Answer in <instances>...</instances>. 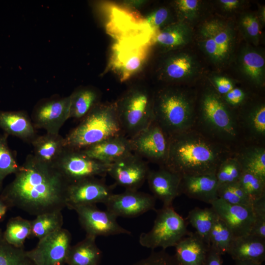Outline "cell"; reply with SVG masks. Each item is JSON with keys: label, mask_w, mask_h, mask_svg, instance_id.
Returning <instances> with one entry per match:
<instances>
[{"label": "cell", "mask_w": 265, "mask_h": 265, "mask_svg": "<svg viewBox=\"0 0 265 265\" xmlns=\"http://www.w3.org/2000/svg\"><path fill=\"white\" fill-rule=\"evenodd\" d=\"M15 175L0 194L8 208L36 216L66 207L69 183L55 167L40 162L29 154Z\"/></svg>", "instance_id": "obj_1"}, {"label": "cell", "mask_w": 265, "mask_h": 265, "mask_svg": "<svg viewBox=\"0 0 265 265\" xmlns=\"http://www.w3.org/2000/svg\"><path fill=\"white\" fill-rule=\"evenodd\" d=\"M234 153L192 129L169 137L166 168L183 175L215 174Z\"/></svg>", "instance_id": "obj_2"}, {"label": "cell", "mask_w": 265, "mask_h": 265, "mask_svg": "<svg viewBox=\"0 0 265 265\" xmlns=\"http://www.w3.org/2000/svg\"><path fill=\"white\" fill-rule=\"evenodd\" d=\"M193 129L234 153L245 144L236 111L211 85L196 91Z\"/></svg>", "instance_id": "obj_3"}, {"label": "cell", "mask_w": 265, "mask_h": 265, "mask_svg": "<svg viewBox=\"0 0 265 265\" xmlns=\"http://www.w3.org/2000/svg\"><path fill=\"white\" fill-rule=\"evenodd\" d=\"M196 91L167 85L154 92V120L169 137L193 128Z\"/></svg>", "instance_id": "obj_4"}, {"label": "cell", "mask_w": 265, "mask_h": 265, "mask_svg": "<svg viewBox=\"0 0 265 265\" xmlns=\"http://www.w3.org/2000/svg\"><path fill=\"white\" fill-rule=\"evenodd\" d=\"M64 137L66 147L81 150L106 139L124 135L115 102H100Z\"/></svg>", "instance_id": "obj_5"}, {"label": "cell", "mask_w": 265, "mask_h": 265, "mask_svg": "<svg viewBox=\"0 0 265 265\" xmlns=\"http://www.w3.org/2000/svg\"><path fill=\"white\" fill-rule=\"evenodd\" d=\"M154 92L143 86L130 88L115 102L124 134L131 138L154 120Z\"/></svg>", "instance_id": "obj_6"}, {"label": "cell", "mask_w": 265, "mask_h": 265, "mask_svg": "<svg viewBox=\"0 0 265 265\" xmlns=\"http://www.w3.org/2000/svg\"><path fill=\"white\" fill-rule=\"evenodd\" d=\"M157 212L154 225L149 232L141 233L140 244L151 249L161 248L165 250L175 247L184 237L190 234L186 220L173 206L163 207Z\"/></svg>", "instance_id": "obj_7"}, {"label": "cell", "mask_w": 265, "mask_h": 265, "mask_svg": "<svg viewBox=\"0 0 265 265\" xmlns=\"http://www.w3.org/2000/svg\"><path fill=\"white\" fill-rule=\"evenodd\" d=\"M198 37L201 50L216 65L224 64L232 57L235 37L228 23L216 19L209 20L201 26Z\"/></svg>", "instance_id": "obj_8"}, {"label": "cell", "mask_w": 265, "mask_h": 265, "mask_svg": "<svg viewBox=\"0 0 265 265\" xmlns=\"http://www.w3.org/2000/svg\"><path fill=\"white\" fill-rule=\"evenodd\" d=\"M110 164L89 157L81 150L66 147L55 167L71 184L97 176L104 177Z\"/></svg>", "instance_id": "obj_9"}, {"label": "cell", "mask_w": 265, "mask_h": 265, "mask_svg": "<svg viewBox=\"0 0 265 265\" xmlns=\"http://www.w3.org/2000/svg\"><path fill=\"white\" fill-rule=\"evenodd\" d=\"M169 137L154 120L146 129L130 138L132 153L162 167L168 158Z\"/></svg>", "instance_id": "obj_10"}, {"label": "cell", "mask_w": 265, "mask_h": 265, "mask_svg": "<svg viewBox=\"0 0 265 265\" xmlns=\"http://www.w3.org/2000/svg\"><path fill=\"white\" fill-rule=\"evenodd\" d=\"M70 95L55 94L40 100L33 108L31 119L36 129L58 134L65 122L70 118Z\"/></svg>", "instance_id": "obj_11"}, {"label": "cell", "mask_w": 265, "mask_h": 265, "mask_svg": "<svg viewBox=\"0 0 265 265\" xmlns=\"http://www.w3.org/2000/svg\"><path fill=\"white\" fill-rule=\"evenodd\" d=\"M71 240L69 231L61 228L39 239L26 255L35 265H66Z\"/></svg>", "instance_id": "obj_12"}, {"label": "cell", "mask_w": 265, "mask_h": 265, "mask_svg": "<svg viewBox=\"0 0 265 265\" xmlns=\"http://www.w3.org/2000/svg\"><path fill=\"white\" fill-rule=\"evenodd\" d=\"M116 185H108L97 177L85 179L69 184L67 188L66 207L73 210L80 206L104 204L113 193Z\"/></svg>", "instance_id": "obj_13"}, {"label": "cell", "mask_w": 265, "mask_h": 265, "mask_svg": "<svg viewBox=\"0 0 265 265\" xmlns=\"http://www.w3.org/2000/svg\"><path fill=\"white\" fill-rule=\"evenodd\" d=\"M73 210L77 213L79 222L86 235L96 238L131 234L118 224L116 216L107 210H100L96 205L80 206Z\"/></svg>", "instance_id": "obj_14"}, {"label": "cell", "mask_w": 265, "mask_h": 265, "mask_svg": "<svg viewBox=\"0 0 265 265\" xmlns=\"http://www.w3.org/2000/svg\"><path fill=\"white\" fill-rule=\"evenodd\" d=\"M245 144L265 145V103L250 98L235 111Z\"/></svg>", "instance_id": "obj_15"}, {"label": "cell", "mask_w": 265, "mask_h": 265, "mask_svg": "<svg viewBox=\"0 0 265 265\" xmlns=\"http://www.w3.org/2000/svg\"><path fill=\"white\" fill-rule=\"evenodd\" d=\"M150 169L146 161L132 153L111 163L107 171L116 185L138 190L147 180Z\"/></svg>", "instance_id": "obj_16"}, {"label": "cell", "mask_w": 265, "mask_h": 265, "mask_svg": "<svg viewBox=\"0 0 265 265\" xmlns=\"http://www.w3.org/2000/svg\"><path fill=\"white\" fill-rule=\"evenodd\" d=\"M156 199L147 193L126 190L121 193H113L105 205L106 210L117 217H133L155 210Z\"/></svg>", "instance_id": "obj_17"}, {"label": "cell", "mask_w": 265, "mask_h": 265, "mask_svg": "<svg viewBox=\"0 0 265 265\" xmlns=\"http://www.w3.org/2000/svg\"><path fill=\"white\" fill-rule=\"evenodd\" d=\"M199 70V63L193 54L177 52L164 59L159 69V78L170 84L185 83L191 80Z\"/></svg>", "instance_id": "obj_18"}, {"label": "cell", "mask_w": 265, "mask_h": 265, "mask_svg": "<svg viewBox=\"0 0 265 265\" xmlns=\"http://www.w3.org/2000/svg\"><path fill=\"white\" fill-rule=\"evenodd\" d=\"M211 205L217 216L229 229L234 238L249 234L254 221L252 205H233L219 198Z\"/></svg>", "instance_id": "obj_19"}, {"label": "cell", "mask_w": 265, "mask_h": 265, "mask_svg": "<svg viewBox=\"0 0 265 265\" xmlns=\"http://www.w3.org/2000/svg\"><path fill=\"white\" fill-rule=\"evenodd\" d=\"M120 41L114 47L112 64L121 81L128 80L141 67L146 57L144 43Z\"/></svg>", "instance_id": "obj_20"}, {"label": "cell", "mask_w": 265, "mask_h": 265, "mask_svg": "<svg viewBox=\"0 0 265 265\" xmlns=\"http://www.w3.org/2000/svg\"><path fill=\"white\" fill-rule=\"evenodd\" d=\"M181 176L164 167L150 170L147 180L156 199L163 203V207L172 206L173 201L180 195Z\"/></svg>", "instance_id": "obj_21"}, {"label": "cell", "mask_w": 265, "mask_h": 265, "mask_svg": "<svg viewBox=\"0 0 265 265\" xmlns=\"http://www.w3.org/2000/svg\"><path fill=\"white\" fill-rule=\"evenodd\" d=\"M218 186L215 174L183 175L180 192L189 198L211 204L218 198Z\"/></svg>", "instance_id": "obj_22"}, {"label": "cell", "mask_w": 265, "mask_h": 265, "mask_svg": "<svg viewBox=\"0 0 265 265\" xmlns=\"http://www.w3.org/2000/svg\"><path fill=\"white\" fill-rule=\"evenodd\" d=\"M81 150L89 157L106 164L132 153L130 139L125 135L110 137Z\"/></svg>", "instance_id": "obj_23"}, {"label": "cell", "mask_w": 265, "mask_h": 265, "mask_svg": "<svg viewBox=\"0 0 265 265\" xmlns=\"http://www.w3.org/2000/svg\"><path fill=\"white\" fill-rule=\"evenodd\" d=\"M0 128L5 133L30 144L38 135L31 117L23 110L0 111Z\"/></svg>", "instance_id": "obj_24"}, {"label": "cell", "mask_w": 265, "mask_h": 265, "mask_svg": "<svg viewBox=\"0 0 265 265\" xmlns=\"http://www.w3.org/2000/svg\"><path fill=\"white\" fill-rule=\"evenodd\" d=\"M232 258L262 264L265 260V238L248 234L234 238L228 249Z\"/></svg>", "instance_id": "obj_25"}, {"label": "cell", "mask_w": 265, "mask_h": 265, "mask_svg": "<svg viewBox=\"0 0 265 265\" xmlns=\"http://www.w3.org/2000/svg\"><path fill=\"white\" fill-rule=\"evenodd\" d=\"M175 248L174 255L180 265H203L210 245L196 233H190Z\"/></svg>", "instance_id": "obj_26"}, {"label": "cell", "mask_w": 265, "mask_h": 265, "mask_svg": "<svg viewBox=\"0 0 265 265\" xmlns=\"http://www.w3.org/2000/svg\"><path fill=\"white\" fill-rule=\"evenodd\" d=\"M31 144L34 158L40 162L54 167L66 148L64 137L59 133L46 132L38 135Z\"/></svg>", "instance_id": "obj_27"}, {"label": "cell", "mask_w": 265, "mask_h": 265, "mask_svg": "<svg viewBox=\"0 0 265 265\" xmlns=\"http://www.w3.org/2000/svg\"><path fill=\"white\" fill-rule=\"evenodd\" d=\"M192 35L188 25L179 21L173 22L156 32L154 43L165 52L175 51L187 45Z\"/></svg>", "instance_id": "obj_28"}, {"label": "cell", "mask_w": 265, "mask_h": 265, "mask_svg": "<svg viewBox=\"0 0 265 265\" xmlns=\"http://www.w3.org/2000/svg\"><path fill=\"white\" fill-rule=\"evenodd\" d=\"M242 171L265 181V145L244 144L234 153Z\"/></svg>", "instance_id": "obj_29"}, {"label": "cell", "mask_w": 265, "mask_h": 265, "mask_svg": "<svg viewBox=\"0 0 265 265\" xmlns=\"http://www.w3.org/2000/svg\"><path fill=\"white\" fill-rule=\"evenodd\" d=\"M239 69L249 81L257 87L265 85V60L258 51L245 48L239 56Z\"/></svg>", "instance_id": "obj_30"}, {"label": "cell", "mask_w": 265, "mask_h": 265, "mask_svg": "<svg viewBox=\"0 0 265 265\" xmlns=\"http://www.w3.org/2000/svg\"><path fill=\"white\" fill-rule=\"evenodd\" d=\"M70 118L81 120L101 102V94L92 86H80L70 95Z\"/></svg>", "instance_id": "obj_31"}, {"label": "cell", "mask_w": 265, "mask_h": 265, "mask_svg": "<svg viewBox=\"0 0 265 265\" xmlns=\"http://www.w3.org/2000/svg\"><path fill=\"white\" fill-rule=\"evenodd\" d=\"M96 238L86 235L82 240L71 245L66 265H100L102 252L96 243Z\"/></svg>", "instance_id": "obj_32"}, {"label": "cell", "mask_w": 265, "mask_h": 265, "mask_svg": "<svg viewBox=\"0 0 265 265\" xmlns=\"http://www.w3.org/2000/svg\"><path fill=\"white\" fill-rule=\"evenodd\" d=\"M217 214L213 208L195 207L188 213L187 219L195 229L196 233L209 245L211 231L216 218Z\"/></svg>", "instance_id": "obj_33"}, {"label": "cell", "mask_w": 265, "mask_h": 265, "mask_svg": "<svg viewBox=\"0 0 265 265\" xmlns=\"http://www.w3.org/2000/svg\"><path fill=\"white\" fill-rule=\"evenodd\" d=\"M31 221L30 237L39 239L62 228L63 216L61 211L44 213Z\"/></svg>", "instance_id": "obj_34"}, {"label": "cell", "mask_w": 265, "mask_h": 265, "mask_svg": "<svg viewBox=\"0 0 265 265\" xmlns=\"http://www.w3.org/2000/svg\"><path fill=\"white\" fill-rule=\"evenodd\" d=\"M31 221L20 216L11 218L8 221L3 236L11 245L24 248V242L30 237Z\"/></svg>", "instance_id": "obj_35"}, {"label": "cell", "mask_w": 265, "mask_h": 265, "mask_svg": "<svg viewBox=\"0 0 265 265\" xmlns=\"http://www.w3.org/2000/svg\"><path fill=\"white\" fill-rule=\"evenodd\" d=\"M0 265H35L27 257L23 248L10 244L0 229Z\"/></svg>", "instance_id": "obj_36"}, {"label": "cell", "mask_w": 265, "mask_h": 265, "mask_svg": "<svg viewBox=\"0 0 265 265\" xmlns=\"http://www.w3.org/2000/svg\"><path fill=\"white\" fill-rule=\"evenodd\" d=\"M234 238L229 229L217 215L210 234V245L221 255H224L227 253Z\"/></svg>", "instance_id": "obj_37"}, {"label": "cell", "mask_w": 265, "mask_h": 265, "mask_svg": "<svg viewBox=\"0 0 265 265\" xmlns=\"http://www.w3.org/2000/svg\"><path fill=\"white\" fill-rule=\"evenodd\" d=\"M8 135L0 133V191L4 178L10 174H15L20 166L13 151L8 145Z\"/></svg>", "instance_id": "obj_38"}, {"label": "cell", "mask_w": 265, "mask_h": 265, "mask_svg": "<svg viewBox=\"0 0 265 265\" xmlns=\"http://www.w3.org/2000/svg\"><path fill=\"white\" fill-rule=\"evenodd\" d=\"M217 195L218 198L233 205L251 206L252 204L238 182L219 185Z\"/></svg>", "instance_id": "obj_39"}, {"label": "cell", "mask_w": 265, "mask_h": 265, "mask_svg": "<svg viewBox=\"0 0 265 265\" xmlns=\"http://www.w3.org/2000/svg\"><path fill=\"white\" fill-rule=\"evenodd\" d=\"M242 172L233 154L220 164L215 173L218 186L238 182Z\"/></svg>", "instance_id": "obj_40"}, {"label": "cell", "mask_w": 265, "mask_h": 265, "mask_svg": "<svg viewBox=\"0 0 265 265\" xmlns=\"http://www.w3.org/2000/svg\"><path fill=\"white\" fill-rule=\"evenodd\" d=\"M238 183L253 202L265 196V181L247 172H242Z\"/></svg>", "instance_id": "obj_41"}, {"label": "cell", "mask_w": 265, "mask_h": 265, "mask_svg": "<svg viewBox=\"0 0 265 265\" xmlns=\"http://www.w3.org/2000/svg\"><path fill=\"white\" fill-rule=\"evenodd\" d=\"M261 24L259 17L252 13L243 14L239 21L240 27L244 37L254 45L259 42Z\"/></svg>", "instance_id": "obj_42"}, {"label": "cell", "mask_w": 265, "mask_h": 265, "mask_svg": "<svg viewBox=\"0 0 265 265\" xmlns=\"http://www.w3.org/2000/svg\"><path fill=\"white\" fill-rule=\"evenodd\" d=\"M254 221L249 234L265 238V196L252 202Z\"/></svg>", "instance_id": "obj_43"}, {"label": "cell", "mask_w": 265, "mask_h": 265, "mask_svg": "<svg viewBox=\"0 0 265 265\" xmlns=\"http://www.w3.org/2000/svg\"><path fill=\"white\" fill-rule=\"evenodd\" d=\"M171 13L170 10L164 7L156 9L149 14L144 20L146 26L151 32H157L170 23Z\"/></svg>", "instance_id": "obj_44"}, {"label": "cell", "mask_w": 265, "mask_h": 265, "mask_svg": "<svg viewBox=\"0 0 265 265\" xmlns=\"http://www.w3.org/2000/svg\"><path fill=\"white\" fill-rule=\"evenodd\" d=\"M176 13L180 18V21L191 20L198 13L201 1L198 0H177L174 2Z\"/></svg>", "instance_id": "obj_45"}, {"label": "cell", "mask_w": 265, "mask_h": 265, "mask_svg": "<svg viewBox=\"0 0 265 265\" xmlns=\"http://www.w3.org/2000/svg\"><path fill=\"white\" fill-rule=\"evenodd\" d=\"M133 265H180L174 255L164 250L152 252L147 257L143 259Z\"/></svg>", "instance_id": "obj_46"}, {"label": "cell", "mask_w": 265, "mask_h": 265, "mask_svg": "<svg viewBox=\"0 0 265 265\" xmlns=\"http://www.w3.org/2000/svg\"><path fill=\"white\" fill-rule=\"evenodd\" d=\"M221 97L227 105L234 111L240 108L250 98L246 91L237 86Z\"/></svg>", "instance_id": "obj_47"}, {"label": "cell", "mask_w": 265, "mask_h": 265, "mask_svg": "<svg viewBox=\"0 0 265 265\" xmlns=\"http://www.w3.org/2000/svg\"><path fill=\"white\" fill-rule=\"evenodd\" d=\"M211 85L221 96L225 95L236 86L231 79L223 76L213 77Z\"/></svg>", "instance_id": "obj_48"}, {"label": "cell", "mask_w": 265, "mask_h": 265, "mask_svg": "<svg viewBox=\"0 0 265 265\" xmlns=\"http://www.w3.org/2000/svg\"><path fill=\"white\" fill-rule=\"evenodd\" d=\"M221 255L210 245L206 258L203 265H222Z\"/></svg>", "instance_id": "obj_49"}, {"label": "cell", "mask_w": 265, "mask_h": 265, "mask_svg": "<svg viewBox=\"0 0 265 265\" xmlns=\"http://www.w3.org/2000/svg\"><path fill=\"white\" fill-rule=\"evenodd\" d=\"M218 1L221 8L228 12H231L238 9L242 2L239 0H220Z\"/></svg>", "instance_id": "obj_50"}, {"label": "cell", "mask_w": 265, "mask_h": 265, "mask_svg": "<svg viewBox=\"0 0 265 265\" xmlns=\"http://www.w3.org/2000/svg\"><path fill=\"white\" fill-rule=\"evenodd\" d=\"M8 208L7 205L0 197V221H1L4 218Z\"/></svg>", "instance_id": "obj_51"}, {"label": "cell", "mask_w": 265, "mask_h": 265, "mask_svg": "<svg viewBox=\"0 0 265 265\" xmlns=\"http://www.w3.org/2000/svg\"><path fill=\"white\" fill-rule=\"evenodd\" d=\"M235 265H262V264L249 261H237Z\"/></svg>", "instance_id": "obj_52"}, {"label": "cell", "mask_w": 265, "mask_h": 265, "mask_svg": "<svg viewBox=\"0 0 265 265\" xmlns=\"http://www.w3.org/2000/svg\"><path fill=\"white\" fill-rule=\"evenodd\" d=\"M265 7L264 6L262 7L260 12L259 16H258L262 24H263V23H265Z\"/></svg>", "instance_id": "obj_53"}]
</instances>
